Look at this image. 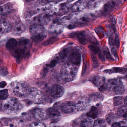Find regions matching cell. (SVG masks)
I'll use <instances>...</instances> for the list:
<instances>
[{
  "instance_id": "ba28073f",
  "label": "cell",
  "mask_w": 127,
  "mask_h": 127,
  "mask_svg": "<svg viewBox=\"0 0 127 127\" xmlns=\"http://www.w3.org/2000/svg\"><path fill=\"white\" fill-rule=\"evenodd\" d=\"M64 30V25L62 23L61 20H56L50 25L49 29V32L53 35L60 34Z\"/></svg>"
},
{
  "instance_id": "ee69618b",
  "label": "cell",
  "mask_w": 127,
  "mask_h": 127,
  "mask_svg": "<svg viewBox=\"0 0 127 127\" xmlns=\"http://www.w3.org/2000/svg\"><path fill=\"white\" fill-rule=\"evenodd\" d=\"M6 85V83L5 81H3L0 83V88H3L5 87Z\"/></svg>"
},
{
  "instance_id": "bcb514c9",
  "label": "cell",
  "mask_w": 127,
  "mask_h": 127,
  "mask_svg": "<svg viewBox=\"0 0 127 127\" xmlns=\"http://www.w3.org/2000/svg\"><path fill=\"white\" fill-rule=\"evenodd\" d=\"M60 0H49V2H58Z\"/></svg>"
},
{
  "instance_id": "6da1fadb",
  "label": "cell",
  "mask_w": 127,
  "mask_h": 127,
  "mask_svg": "<svg viewBox=\"0 0 127 127\" xmlns=\"http://www.w3.org/2000/svg\"><path fill=\"white\" fill-rule=\"evenodd\" d=\"M2 106L3 111L9 115L18 114L22 109L20 102L15 98L6 99L2 102Z\"/></svg>"
},
{
  "instance_id": "5bb4252c",
  "label": "cell",
  "mask_w": 127,
  "mask_h": 127,
  "mask_svg": "<svg viewBox=\"0 0 127 127\" xmlns=\"http://www.w3.org/2000/svg\"><path fill=\"white\" fill-rule=\"evenodd\" d=\"M0 27L1 34H7L12 31V26L9 21L2 20L0 22Z\"/></svg>"
},
{
  "instance_id": "83f0119b",
  "label": "cell",
  "mask_w": 127,
  "mask_h": 127,
  "mask_svg": "<svg viewBox=\"0 0 127 127\" xmlns=\"http://www.w3.org/2000/svg\"><path fill=\"white\" fill-rule=\"evenodd\" d=\"M17 41L14 38L10 39L7 42L6 44V47L8 49L12 50L15 48L17 46Z\"/></svg>"
},
{
  "instance_id": "cb8c5ba5",
  "label": "cell",
  "mask_w": 127,
  "mask_h": 127,
  "mask_svg": "<svg viewBox=\"0 0 127 127\" xmlns=\"http://www.w3.org/2000/svg\"><path fill=\"white\" fill-rule=\"evenodd\" d=\"M98 110L97 108L93 106L91 107V109L90 111L87 114V116L88 117L92 119H95L98 117Z\"/></svg>"
},
{
  "instance_id": "3957f363",
  "label": "cell",
  "mask_w": 127,
  "mask_h": 127,
  "mask_svg": "<svg viewBox=\"0 0 127 127\" xmlns=\"http://www.w3.org/2000/svg\"><path fill=\"white\" fill-rule=\"evenodd\" d=\"M11 88L15 95L21 98L28 96L31 89L27 83L22 81L13 82L12 83Z\"/></svg>"
},
{
  "instance_id": "7dc6e473",
  "label": "cell",
  "mask_w": 127,
  "mask_h": 127,
  "mask_svg": "<svg viewBox=\"0 0 127 127\" xmlns=\"http://www.w3.org/2000/svg\"><path fill=\"white\" fill-rule=\"evenodd\" d=\"M40 0L41 2L43 3H49V0Z\"/></svg>"
},
{
  "instance_id": "4316f807",
  "label": "cell",
  "mask_w": 127,
  "mask_h": 127,
  "mask_svg": "<svg viewBox=\"0 0 127 127\" xmlns=\"http://www.w3.org/2000/svg\"><path fill=\"white\" fill-rule=\"evenodd\" d=\"M100 3V0H90L88 3V6L90 9L97 8Z\"/></svg>"
},
{
  "instance_id": "d6a6232c",
  "label": "cell",
  "mask_w": 127,
  "mask_h": 127,
  "mask_svg": "<svg viewBox=\"0 0 127 127\" xmlns=\"http://www.w3.org/2000/svg\"><path fill=\"white\" fill-rule=\"evenodd\" d=\"M103 52H104V54L106 56L107 59H109L111 61H113V58L111 56L110 52H109V50L107 46H104L103 47Z\"/></svg>"
},
{
  "instance_id": "1f68e13d",
  "label": "cell",
  "mask_w": 127,
  "mask_h": 127,
  "mask_svg": "<svg viewBox=\"0 0 127 127\" xmlns=\"http://www.w3.org/2000/svg\"><path fill=\"white\" fill-rule=\"evenodd\" d=\"M88 48L92 52L95 53V54H96L97 53H99V52H100L99 48L97 46L94 45V44L90 45L88 46Z\"/></svg>"
},
{
  "instance_id": "30bf717a",
  "label": "cell",
  "mask_w": 127,
  "mask_h": 127,
  "mask_svg": "<svg viewBox=\"0 0 127 127\" xmlns=\"http://www.w3.org/2000/svg\"><path fill=\"white\" fill-rule=\"evenodd\" d=\"M50 95L55 98H58L62 96L64 93V88L58 85H53L50 89Z\"/></svg>"
},
{
  "instance_id": "277c9868",
  "label": "cell",
  "mask_w": 127,
  "mask_h": 127,
  "mask_svg": "<svg viewBox=\"0 0 127 127\" xmlns=\"http://www.w3.org/2000/svg\"><path fill=\"white\" fill-rule=\"evenodd\" d=\"M77 66L72 63L64 64L61 71V76L62 79L66 82L72 81L78 72Z\"/></svg>"
},
{
  "instance_id": "7402d4cb",
  "label": "cell",
  "mask_w": 127,
  "mask_h": 127,
  "mask_svg": "<svg viewBox=\"0 0 127 127\" xmlns=\"http://www.w3.org/2000/svg\"><path fill=\"white\" fill-rule=\"evenodd\" d=\"M12 7L9 3L6 4L0 7V12L2 15H7L10 14L12 12Z\"/></svg>"
},
{
  "instance_id": "7a4b0ae2",
  "label": "cell",
  "mask_w": 127,
  "mask_h": 127,
  "mask_svg": "<svg viewBox=\"0 0 127 127\" xmlns=\"http://www.w3.org/2000/svg\"><path fill=\"white\" fill-rule=\"evenodd\" d=\"M30 32L32 39L35 42H40L47 36V32L43 26L40 24L32 25L30 28Z\"/></svg>"
},
{
  "instance_id": "60d3db41",
  "label": "cell",
  "mask_w": 127,
  "mask_h": 127,
  "mask_svg": "<svg viewBox=\"0 0 127 127\" xmlns=\"http://www.w3.org/2000/svg\"><path fill=\"white\" fill-rule=\"evenodd\" d=\"M114 43L117 47H119V37L117 35L116 37Z\"/></svg>"
},
{
  "instance_id": "8d00e7d4",
  "label": "cell",
  "mask_w": 127,
  "mask_h": 127,
  "mask_svg": "<svg viewBox=\"0 0 127 127\" xmlns=\"http://www.w3.org/2000/svg\"><path fill=\"white\" fill-rule=\"evenodd\" d=\"M24 53V50L21 49L17 50L15 54L17 56V58H18V59H20L19 58H22V56L23 55Z\"/></svg>"
},
{
  "instance_id": "836d02e7",
  "label": "cell",
  "mask_w": 127,
  "mask_h": 127,
  "mask_svg": "<svg viewBox=\"0 0 127 127\" xmlns=\"http://www.w3.org/2000/svg\"><path fill=\"white\" fill-rule=\"evenodd\" d=\"M8 90L5 89V90H2L0 91V99L1 100H4L7 98L8 97Z\"/></svg>"
},
{
  "instance_id": "9a60e30c",
  "label": "cell",
  "mask_w": 127,
  "mask_h": 127,
  "mask_svg": "<svg viewBox=\"0 0 127 127\" xmlns=\"http://www.w3.org/2000/svg\"><path fill=\"white\" fill-rule=\"evenodd\" d=\"M88 6V3L85 0H81L76 2L72 8L73 12H79L83 11Z\"/></svg>"
},
{
  "instance_id": "d590c367",
  "label": "cell",
  "mask_w": 127,
  "mask_h": 127,
  "mask_svg": "<svg viewBox=\"0 0 127 127\" xmlns=\"http://www.w3.org/2000/svg\"><path fill=\"white\" fill-rule=\"evenodd\" d=\"M30 126V127H45L46 125H44V123H43L42 122H35L32 123Z\"/></svg>"
},
{
  "instance_id": "603a6c76",
  "label": "cell",
  "mask_w": 127,
  "mask_h": 127,
  "mask_svg": "<svg viewBox=\"0 0 127 127\" xmlns=\"http://www.w3.org/2000/svg\"><path fill=\"white\" fill-rule=\"evenodd\" d=\"M75 35L78 39L79 43L83 45H85L87 42V38L85 34L83 32L76 33Z\"/></svg>"
},
{
  "instance_id": "4fadbf2b",
  "label": "cell",
  "mask_w": 127,
  "mask_h": 127,
  "mask_svg": "<svg viewBox=\"0 0 127 127\" xmlns=\"http://www.w3.org/2000/svg\"><path fill=\"white\" fill-rule=\"evenodd\" d=\"M33 115L35 119L37 121L44 120L49 118L47 111L41 108H38L35 110Z\"/></svg>"
},
{
  "instance_id": "8fae6325",
  "label": "cell",
  "mask_w": 127,
  "mask_h": 127,
  "mask_svg": "<svg viewBox=\"0 0 127 127\" xmlns=\"http://www.w3.org/2000/svg\"><path fill=\"white\" fill-rule=\"evenodd\" d=\"M56 2H49L43 6L42 8L40 9L41 11L45 12V13L50 15L55 14L57 13L58 11V6Z\"/></svg>"
},
{
  "instance_id": "52a82bcc",
  "label": "cell",
  "mask_w": 127,
  "mask_h": 127,
  "mask_svg": "<svg viewBox=\"0 0 127 127\" xmlns=\"http://www.w3.org/2000/svg\"><path fill=\"white\" fill-rule=\"evenodd\" d=\"M68 55L70 61L72 64L76 66L80 65L81 59V53L79 49L76 47L69 48Z\"/></svg>"
},
{
  "instance_id": "8992f818",
  "label": "cell",
  "mask_w": 127,
  "mask_h": 127,
  "mask_svg": "<svg viewBox=\"0 0 127 127\" xmlns=\"http://www.w3.org/2000/svg\"><path fill=\"white\" fill-rule=\"evenodd\" d=\"M28 97L30 99L36 103H43L46 99L44 94L35 88H31Z\"/></svg>"
},
{
  "instance_id": "44dd1931",
  "label": "cell",
  "mask_w": 127,
  "mask_h": 127,
  "mask_svg": "<svg viewBox=\"0 0 127 127\" xmlns=\"http://www.w3.org/2000/svg\"><path fill=\"white\" fill-rule=\"evenodd\" d=\"M90 80L97 87H101L104 83L105 79L104 77L98 76H94L91 77Z\"/></svg>"
},
{
  "instance_id": "b9f144b4",
  "label": "cell",
  "mask_w": 127,
  "mask_h": 127,
  "mask_svg": "<svg viewBox=\"0 0 127 127\" xmlns=\"http://www.w3.org/2000/svg\"><path fill=\"white\" fill-rule=\"evenodd\" d=\"M99 59L102 61H104L105 60V58L103 54L100 51L99 53Z\"/></svg>"
},
{
  "instance_id": "ffe728a7",
  "label": "cell",
  "mask_w": 127,
  "mask_h": 127,
  "mask_svg": "<svg viewBox=\"0 0 127 127\" xmlns=\"http://www.w3.org/2000/svg\"><path fill=\"white\" fill-rule=\"evenodd\" d=\"M104 98V96L101 93L96 92L93 93L90 95L89 97L90 101L93 102H101L102 101Z\"/></svg>"
},
{
  "instance_id": "f546056e",
  "label": "cell",
  "mask_w": 127,
  "mask_h": 127,
  "mask_svg": "<svg viewBox=\"0 0 127 127\" xmlns=\"http://www.w3.org/2000/svg\"><path fill=\"white\" fill-rule=\"evenodd\" d=\"M93 121L90 118H87L82 121L81 123V126L85 127H90L93 125Z\"/></svg>"
},
{
  "instance_id": "ab89813d",
  "label": "cell",
  "mask_w": 127,
  "mask_h": 127,
  "mask_svg": "<svg viewBox=\"0 0 127 127\" xmlns=\"http://www.w3.org/2000/svg\"><path fill=\"white\" fill-rule=\"evenodd\" d=\"M107 88V86L104 83L101 87H100L99 90L102 92H104L106 90V89Z\"/></svg>"
},
{
  "instance_id": "2e32d148",
  "label": "cell",
  "mask_w": 127,
  "mask_h": 127,
  "mask_svg": "<svg viewBox=\"0 0 127 127\" xmlns=\"http://www.w3.org/2000/svg\"><path fill=\"white\" fill-rule=\"evenodd\" d=\"M48 117L53 122H57L60 119V114L59 111L53 108H50L47 110Z\"/></svg>"
},
{
  "instance_id": "484cf974",
  "label": "cell",
  "mask_w": 127,
  "mask_h": 127,
  "mask_svg": "<svg viewBox=\"0 0 127 127\" xmlns=\"http://www.w3.org/2000/svg\"><path fill=\"white\" fill-rule=\"evenodd\" d=\"M105 72L109 73H121V74H124L127 72V69L125 68H120V67H114L112 69L109 70H105Z\"/></svg>"
},
{
  "instance_id": "f35d334b",
  "label": "cell",
  "mask_w": 127,
  "mask_h": 127,
  "mask_svg": "<svg viewBox=\"0 0 127 127\" xmlns=\"http://www.w3.org/2000/svg\"><path fill=\"white\" fill-rule=\"evenodd\" d=\"M111 52H112V54L114 56L115 58L116 59H117V58H118V55H117L116 49L115 48H113L111 49Z\"/></svg>"
},
{
  "instance_id": "c3c4849f",
  "label": "cell",
  "mask_w": 127,
  "mask_h": 127,
  "mask_svg": "<svg viewBox=\"0 0 127 127\" xmlns=\"http://www.w3.org/2000/svg\"><path fill=\"white\" fill-rule=\"evenodd\" d=\"M67 2H72V1H74V0H66Z\"/></svg>"
},
{
  "instance_id": "d6986e66",
  "label": "cell",
  "mask_w": 127,
  "mask_h": 127,
  "mask_svg": "<svg viewBox=\"0 0 127 127\" xmlns=\"http://www.w3.org/2000/svg\"><path fill=\"white\" fill-rule=\"evenodd\" d=\"M26 30V27L22 23H19L16 25L12 30V34L15 35H20Z\"/></svg>"
},
{
  "instance_id": "7bdbcfd3",
  "label": "cell",
  "mask_w": 127,
  "mask_h": 127,
  "mask_svg": "<svg viewBox=\"0 0 127 127\" xmlns=\"http://www.w3.org/2000/svg\"><path fill=\"white\" fill-rule=\"evenodd\" d=\"M121 126V125L120 123L118 122H115L112 124V126L113 127H119Z\"/></svg>"
},
{
  "instance_id": "f1b7e54d",
  "label": "cell",
  "mask_w": 127,
  "mask_h": 127,
  "mask_svg": "<svg viewBox=\"0 0 127 127\" xmlns=\"http://www.w3.org/2000/svg\"><path fill=\"white\" fill-rule=\"evenodd\" d=\"M107 126L106 122L103 119H98L94 123V127H106Z\"/></svg>"
},
{
  "instance_id": "f6af8a7d",
  "label": "cell",
  "mask_w": 127,
  "mask_h": 127,
  "mask_svg": "<svg viewBox=\"0 0 127 127\" xmlns=\"http://www.w3.org/2000/svg\"><path fill=\"white\" fill-rule=\"evenodd\" d=\"M124 102L126 106H127V96H126L124 99Z\"/></svg>"
},
{
  "instance_id": "e0dca14e",
  "label": "cell",
  "mask_w": 127,
  "mask_h": 127,
  "mask_svg": "<svg viewBox=\"0 0 127 127\" xmlns=\"http://www.w3.org/2000/svg\"><path fill=\"white\" fill-rule=\"evenodd\" d=\"M36 19L38 24H47L51 20V15L46 13H44L38 16Z\"/></svg>"
},
{
  "instance_id": "e575fe53",
  "label": "cell",
  "mask_w": 127,
  "mask_h": 127,
  "mask_svg": "<svg viewBox=\"0 0 127 127\" xmlns=\"http://www.w3.org/2000/svg\"><path fill=\"white\" fill-rule=\"evenodd\" d=\"M116 116L114 114H109L107 117V120L109 124H111L116 119Z\"/></svg>"
},
{
  "instance_id": "681fc988",
  "label": "cell",
  "mask_w": 127,
  "mask_h": 127,
  "mask_svg": "<svg viewBox=\"0 0 127 127\" xmlns=\"http://www.w3.org/2000/svg\"></svg>"
},
{
  "instance_id": "ac0fdd59",
  "label": "cell",
  "mask_w": 127,
  "mask_h": 127,
  "mask_svg": "<svg viewBox=\"0 0 127 127\" xmlns=\"http://www.w3.org/2000/svg\"><path fill=\"white\" fill-rule=\"evenodd\" d=\"M116 3L113 1H110L104 6L102 13L105 15H108L113 10Z\"/></svg>"
},
{
  "instance_id": "d4e9b609",
  "label": "cell",
  "mask_w": 127,
  "mask_h": 127,
  "mask_svg": "<svg viewBox=\"0 0 127 127\" xmlns=\"http://www.w3.org/2000/svg\"><path fill=\"white\" fill-rule=\"evenodd\" d=\"M117 114L119 116L122 118L127 117V106H122L120 107L117 111Z\"/></svg>"
},
{
  "instance_id": "9c48e42d",
  "label": "cell",
  "mask_w": 127,
  "mask_h": 127,
  "mask_svg": "<svg viewBox=\"0 0 127 127\" xmlns=\"http://www.w3.org/2000/svg\"><path fill=\"white\" fill-rule=\"evenodd\" d=\"M90 103V101L89 98L86 97H81L76 100L75 104L76 109L79 111H82L86 110L89 107Z\"/></svg>"
},
{
  "instance_id": "7c38bea8",
  "label": "cell",
  "mask_w": 127,
  "mask_h": 127,
  "mask_svg": "<svg viewBox=\"0 0 127 127\" xmlns=\"http://www.w3.org/2000/svg\"><path fill=\"white\" fill-rule=\"evenodd\" d=\"M76 109V106L75 103L70 101L65 102L61 106V110L64 113H71L74 112Z\"/></svg>"
},
{
  "instance_id": "74e56055",
  "label": "cell",
  "mask_w": 127,
  "mask_h": 127,
  "mask_svg": "<svg viewBox=\"0 0 127 127\" xmlns=\"http://www.w3.org/2000/svg\"><path fill=\"white\" fill-rule=\"evenodd\" d=\"M29 40L26 39H21L18 42V44L20 46H25L27 44Z\"/></svg>"
},
{
  "instance_id": "5b68a950",
  "label": "cell",
  "mask_w": 127,
  "mask_h": 127,
  "mask_svg": "<svg viewBox=\"0 0 127 127\" xmlns=\"http://www.w3.org/2000/svg\"><path fill=\"white\" fill-rule=\"evenodd\" d=\"M107 86L108 90L114 91L117 94H122L125 91V86L120 79L110 80L107 84Z\"/></svg>"
},
{
  "instance_id": "4dcf8cb0",
  "label": "cell",
  "mask_w": 127,
  "mask_h": 127,
  "mask_svg": "<svg viewBox=\"0 0 127 127\" xmlns=\"http://www.w3.org/2000/svg\"><path fill=\"white\" fill-rule=\"evenodd\" d=\"M123 101V98L121 96H116L113 99L114 104L117 106L122 104Z\"/></svg>"
}]
</instances>
